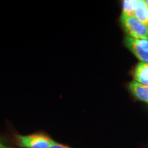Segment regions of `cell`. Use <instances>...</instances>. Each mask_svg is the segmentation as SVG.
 I'll return each instance as SVG.
<instances>
[{"mask_svg": "<svg viewBox=\"0 0 148 148\" xmlns=\"http://www.w3.org/2000/svg\"><path fill=\"white\" fill-rule=\"evenodd\" d=\"M120 21L127 36L134 39L148 40V26L135 16L121 13Z\"/></svg>", "mask_w": 148, "mask_h": 148, "instance_id": "6da1fadb", "label": "cell"}, {"mask_svg": "<svg viewBox=\"0 0 148 148\" xmlns=\"http://www.w3.org/2000/svg\"><path fill=\"white\" fill-rule=\"evenodd\" d=\"M122 13L135 16L148 26V8L143 0H124L122 3Z\"/></svg>", "mask_w": 148, "mask_h": 148, "instance_id": "7a4b0ae2", "label": "cell"}, {"mask_svg": "<svg viewBox=\"0 0 148 148\" xmlns=\"http://www.w3.org/2000/svg\"><path fill=\"white\" fill-rule=\"evenodd\" d=\"M16 138L18 145L25 148H50L57 143L49 136L41 134L18 135Z\"/></svg>", "mask_w": 148, "mask_h": 148, "instance_id": "3957f363", "label": "cell"}, {"mask_svg": "<svg viewBox=\"0 0 148 148\" xmlns=\"http://www.w3.org/2000/svg\"><path fill=\"white\" fill-rule=\"evenodd\" d=\"M123 43L130 51L140 60L148 63V40H138L125 36Z\"/></svg>", "mask_w": 148, "mask_h": 148, "instance_id": "277c9868", "label": "cell"}, {"mask_svg": "<svg viewBox=\"0 0 148 148\" xmlns=\"http://www.w3.org/2000/svg\"><path fill=\"white\" fill-rule=\"evenodd\" d=\"M128 88L131 93L138 100L148 103V86L132 81L130 83Z\"/></svg>", "mask_w": 148, "mask_h": 148, "instance_id": "5b68a950", "label": "cell"}, {"mask_svg": "<svg viewBox=\"0 0 148 148\" xmlns=\"http://www.w3.org/2000/svg\"><path fill=\"white\" fill-rule=\"evenodd\" d=\"M135 82L148 86V63L139 62L133 71Z\"/></svg>", "mask_w": 148, "mask_h": 148, "instance_id": "8992f818", "label": "cell"}, {"mask_svg": "<svg viewBox=\"0 0 148 148\" xmlns=\"http://www.w3.org/2000/svg\"><path fill=\"white\" fill-rule=\"evenodd\" d=\"M50 148H72V147H68V146H66V145H62V144L56 143L55 144V145H53V146H51Z\"/></svg>", "mask_w": 148, "mask_h": 148, "instance_id": "52a82bcc", "label": "cell"}, {"mask_svg": "<svg viewBox=\"0 0 148 148\" xmlns=\"http://www.w3.org/2000/svg\"><path fill=\"white\" fill-rule=\"evenodd\" d=\"M0 148H10V147H6V146H5L4 145H3L2 143L0 142Z\"/></svg>", "mask_w": 148, "mask_h": 148, "instance_id": "ba28073f", "label": "cell"}, {"mask_svg": "<svg viewBox=\"0 0 148 148\" xmlns=\"http://www.w3.org/2000/svg\"><path fill=\"white\" fill-rule=\"evenodd\" d=\"M145 3H146V4H147V6L148 8V0H145Z\"/></svg>", "mask_w": 148, "mask_h": 148, "instance_id": "9c48e42d", "label": "cell"}]
</instances>
